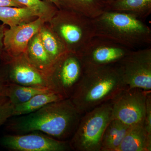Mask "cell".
Masks as SVG:
<instances>
[{
    "label": "cell",
    "instance_id": "cell-1",
    "mask_svg": "<svg viewBox=\"0 0 151 151\" xmlns=\"http://www.w3.org/2000/svg\"><path fill=\"white\" fill-rule=\"evenodd\" d=\"M81 115L70 98L49 103L13 120L8 129L15 134L37 132L61 141L71 138Z\"/></svg>",
    "mask_w": 151,
    "mask_h": 151
},
{
    "label": "cell",
    "instance_id": "cell-2",
    "mask_svg": "<svg viewBox=\"0 0 151 151\" xmlns=\"http://www.w3.org/2000/svg\"><path fill=\"white\" fill-rule=\"evenodd\" d=\"M126 87L116 65L84 68L70 99L82 115L111 101Z\"/></svg>",
    "mask_w": 151,
    "mask_h": 151
},
{
    "label": "cell",
    "instance_id": "cell-3",
    "mask_svg": "<svg viewBox=\"0 0 151 151\" xmlns=\"http://www.w3.org/2000/svg\"><path fill=\"white\" fill-rule=\"evenodd\" d=\"M92 19L95 36L131 50L151 45V29L143 20L129 14L105 11Z\"/></svg>",
    "mask_w": 151,
    "mask_h": 151
},
{
    "label": "cell",
    "instance_id": "cell-4",
    "mask_svg": "<svg viewBox=\"0 0 151 151\" xmlns=\"http://www.w3.org/2000/svg\"><path fill=\"white\" fill-rule=\"evenodd\" d=\"M47 23L68 51L78 54L95 36L92 19L75 11L58 9Z\"/></svg>",
    "mask_w": 151,
    "mask_h": 151
},
{
    "label": "cell",
    "instance_id": "cell-5",
    "mask_svg": "<svg viewBox=\"0 0 151 151\" xmlns=\"http://www.w3.org/2000/svg\"><path fill=\"white\" fill-rule=\"evenodd\" d=\"M84 114L69 141L71 150L101 151L103 134L112 119L111 101L98 105Z\"/></svg>",
    "mask_w": 151,
    "mask_h": 151
},
{
    "label": "cell",
    "instance_id": "cell-6",
    "mask_svg": "<svg viewBox=\"0 0 151 151\" xmlns=\"http://www.w3.org/2000/svg\"><path fill=\"white\" fill-rule=\"evenodd\" d=\"M126 86L151 91V47L132 50L116 64Z\"/></svg>",
    "mask_w": 151,
    "mask_h": 151
},
{
    "label": "cell",
    "instance_id": "cell-7",
    "mask_svg": "<svg viewBox=\"0 0 151 151\" xmlns=\"http://www.w3.org/2000/svg\"><path fill=\"white\" fill-rule=\"evenodd\" d=\"M84 71L80 56L66 52L54 63L48 76L52 89L65 99L70 98Z\"/></svg>",
    "mask_w": 151,
    "mask_h": 151
},
{
    "label": "cell",
    "instance_id": "cell-8",
    "mask_svg": "<svg viewBox=\"0 0 151 151\" xmlns=\"http://www.w3.org/2000/svg\"><path fill=\"white\" fill-rule=\"evenodd\" d=\"M150 92L126 87L111 100L112 119L129 126L144 123L148 94Z\"/></svg>",
    "mask_w": 151,
    "mask_h": 151
},
{
    "label": "cell",
    "instance_id": "cell-9",
    "mask_svg": "<svg viewBox=\"0 0 151 151\" xmlns=\"http://www.w3.org/2000/svg\"><path fill=\"white\" fill-rule=\"evenodd\" d=\"M1 60L5 82L53 90L47 76L31 65L24 53L14 57L4 55Z\"/></svg>",
    "mask_w": 151,
    "mask_h": 151
},
{
    "label": "cell",
    "instance_id": "cell-10",
    "mask_svg": "<svg viewBox=\"0 0 151 151\" xmlns=\"http://www.w3.org/2000/svg\"><path fill=\"white\" fill-rule=\"evenodd\" d=\"M132 50L95 36L78 54L84 68L116 65Z\"/></svg>",
    "mask_w": 151,
    "mask_h": 151
},
{
    "label": "cell",
    "instance_id": "cell-11",
    "mask_svg": "<svg viewBox=\"0 0 151 151\" xmlns=\"http://www.w3.org/2000/svg\"><path fill=\"white\" fill-rule=\"evenodd\" d=\"M2 144L14 151H66L71 150L69 141L56 139L37 132L7 135Z\"/></svg>",
    "mask_w": 151,
    "mask_h": 151
},
{
    "label": "cell",
    "instance_id": "cell-12",
    "mask_svg": "<svg viewBox=\"0 0 151 151\" xmlns=\"http://www.w3.org/2000/svg\"><path fill=\"white\" fill-rule=\"evenodd\" d=\"M45 22L38 17L30 22L6 29L3 40L2 56L14 57L24 53L29 41L39 31Z\"/></svg>",
    "mask_w": 151,
    "mask_h": 151
},
{
    "label": "cell",
    "instance_id": "cell-13",
    "mask_svg": "<svg viewBox=\"0 0 151 151\" xmlns=\"http://www.w3.org/2000/svg\"><path fill=\"white\" fill-rule=\"evenodd\" d=\"M24 54L31 65L48 77L54 63L44 48L41 41L39 31L29 41Z\"/></svg>",
    "mask_w": 151,
    "mask_h": 151
},
{
    "label": "cell",
    "instance_id": "cell-14",
    "mask_svg": "<svg viewBox=\"0 0 151 151\" xmlns=\"http://www.w3.org/2000/svg\"><path fill=\"white\" fill-rule=\"evenodd\" d=\"M151 137L144 123L130 126L117 151H151Z\"/></svg>",
    "mask_w": 151,
    "mask_h": 151
},
{
    "label": "cell",
    "instance_id": "cell-15",
    "mask_svg": "<svg viewBox=\"0 0 151 151\" xmlns=\"http://www.w3.org/2000/svg\"><path fill=\"white\" fill-rule=\"evenodd\" d=\"M105 11L129 14L143 20L151 14V0H114Z\"/></svg>",
    "mask_w": 151,
    "mask_h": 151
},
{
    "label": "cell",
    "instance_id": "cell-16",
    "mask_svg": "<svg viewBox=\"0 0 151 151\" xmlns=\"http://www.w3.org/2000/svg\"><path fill=\"white\" fill-rule=\"evenodd\" d=\"M130 127L112 119L103 134L101 151H117Z\"/></svg>",
    "mask_w": 151,
    "mask_h": 151
},
{
    "label": "cell",
    "instance_id": "cell-17",
    "mask_svg": "<svg viewBox=\"0 0 151 151\" xmlns=\"http://www.w3.org/2000/svg\"><path fill=\"white\" fill-rule=\"evenodd\" d=\"M51 91H53L48 89L37 88L10 82H5L3 88L2 97L8 98L11 103L15 105L27 102L36 94Z\"/></svg>",
    "mask_w": 151,
    "mask_h": 151
},
{
    "label": "cell",
    "instance_id": "cell-18",
    "mask_svg": "<svg viewBox=\"0 0 151 151\" xmlns=\"http://www.w3.org/2000/svg\"><path fill=\"white\" fill-rule=\"evenodd\" d=\"M60 9L80 13L91 19L100 15L106 9L105 0H58Z\"/></svg>",
    "mask_w": 151,
    "mask_h": 151
},
{
    "label": "cell",
    "instance_id": "cell-19",
    "mask_svg": "<svg viewBox=\"0 0 151 151\" xmlns=\"http://www.w3.org/2000/svg\"><path fill=\"white\" fill-rule=\"evenodd\" d=\"M37 18L36 13L26 7H0V21L10 27L30 22Z\"/></svg>",
    "mask_w": 151,
    "mask_h": 151
},
{
    "label": "cell",
    "instance_id": "cell-20",
    "mask_svg": "<svg viewBox=\"0 0 151 151\" xmlns=\"http://www.w3.org/2000/svg\"><path fill=\"white\" fill-rule=\"evenodd\" d=\"M64 99L60 94L54 91L36 94L24 103L14 105L13 116L33 113L47 104Z\"/></svg>",
    "mask_w": 151,
    "mask_h": 151
},
{
    "label": "cell",
    "instance_id": "cell-21",
    "mask_svg": "<svg viewBox=\"0 0 151 151\" xmlns=\"http://www.w3.org/2000/svg\"><path fill=\"white\" fill-rule=\"evenodd\" d=\"M42 43L53 62L68 51L60 39L52 29L47 22H45L39 31Z\"/></svg>",
    "mask_w": 151,
    "mask_h": 151
},
{
    "label": "cell",
    "instance_id": "cell-22",
    "mask_svg": "<svg viewBox=\"0 0 151 151\" xmlns=\"http://www.w3.org/2000/svg\"><path fill=\"white\" fill-rule=\"evenodd\" d=\"M34 11L39 18L48 22L58 9L53 4L43 0H14Z\"/></svg>",
    "mask_w": 151,
    "mask_h": 151
},
{
    "label": "cell",
    "instance_id": "cell-23",
    "mask_svg": "<svg viewBox=\"0 0 151 151\" xmlns=\"http://www.w3.org/2000/svg\"><path fill=\"white\" fill-rule=\"evenodd\" d=\"M14 105L8 98H0V127L13 116Z\"/></svg>",
    "mask_w": 151,
    "mask_h": 151
},
{
    "label": "cell",
    "instance_id": "cell-24",
    "mask_svg": "<svg viewBox=\"0 0 151 151\" xmlns=\"http://www.w3.org/2000/svg\"><path fill=\"white\" fill-rule=\"evenodd\" d=\"M144 128L149 136L151 137V94L149 93L147 97L145 115L144 120Z\"/></svg>",
    "mask_w": 151,
    "mask_h": 151
},
{
    "label": "cell",
    "instance_id": "cell-25",
    "mask_svg": "<svg viewBox=\"0 0 151 151\" xmlns=\"http://www.w3.org/2000/svg\"><path fill=\"white\" fill-rule=\"evenodd\" d=\"M6 6L17 7H25L14 0H0V7Z\"/></svg>",
    "mask_w": 151,
    "mask_h": 151
},
{
    "label": "cell",
    "instance_id": "cell-26",
    "mask_svg": "<svg viewBox=\"0 0 151 151\" xmlns=\"http://www.w3.org/2000/svg\"><path fill=\"white\" fill-rule=\"evenodd\" d=\"M6 25L3 24H0V58H1L3 53L4 50V36L5 31L7 28H6Z\"/></svg>",
    "mask_w": 151,
    "mask_h": 151
},
{
    "label": "cell",
    "instance_id": "cell-27",
    "mask_svg": "<svg viewBox=\"0 0 151 151\" xmlns=\"http://www.w3.org/2000/svg\"><path fill=\"white\" fill-rule=\"evenodd\" d=\"M5 83V82L4 80L1 71H0V98L2 97V92L3 87Z\"/></svg>",
    "mask_w": 151,
    "mask_h": 151
},
{
    "label": "cell",
    "instance_id": "cell-28",
    "mask_svg": "<svg viewBox=\"0 0 151 151\" xmlns=\"http://www.w3.org/2000/svg\"><path fill=\"white\" fill-rule=\"evenodd\" d=\"M43 1L53 4L58 9H60V6L58 0H43Z\"/></svg>",
    "mask_w": 151,
    "mask_h": 151
},
{
    "label": "cell",
    "instance_id": "cell-29",
    "mask_svg": "<svg viewBox=\"0 0 151 151\" xmlns=\"http://www.w3.org/2000/svg\"><path fill=\"white\" fill-rule=\"evenodd\" d=\"M105 1H106V4H107V5L109 3H111V2L113 1L114 0H105Z\"/></svg>",
    "mask_w": 151,
    "mask_h": 151
}]
</instances>
